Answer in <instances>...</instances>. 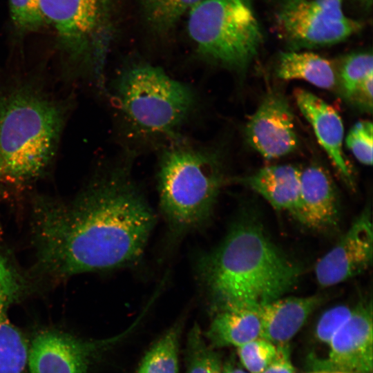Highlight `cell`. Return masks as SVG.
Instances as JSON below:
<instances>
[{"instance_id": "6da1fadb", "label": "cell", "mask_w": 373, "mask_h": 373, "mask_svg": "<svg viewBox=\"0 0 373 373\" xmlns=\"http://www.w3.org/2000/svg\"><path fill=\"white\" fill-rule=\"evenodd\" d=\"M155 218L129 167L115 166L73 202L36 205L37 264L57 278L130 267L142 257Z\"/></svg>"}, {"instance_id": "7a4b0ae2", "label": "cell", "mask_w": 373, "mask_h": 373, "mask_svg": "<svg viewBox=\"0 0 373 373\" xmlns=\"http://www.w3.org/2000/svg\"><path fill=\"white\" fill-rule=\"evenodd\" d=\"M200 285L219 309L258 308L298 283L301 268L271 241L251 216L239 218L198 262Z\"/></svg>"}, {"instance_id": "3957f363", "label": "cell", "mask_w": 373, "mask_h": 373, "mask_svg": "<svg viewBox=\"0 0 373 373\" xmlns=\"http://www.w3.org/2000/svg\"><path fill=\"white\" fill-rule=\"evenodd\" d=\"M64 108L43 92L21 86L0 95V183L39 176L55 154Z\"/></svg>"}, {"instance_id": "277c9868", "label": "cell", "mask_w": 373, "mask_h": 373, "mask_svg": "<svg viewBox=\"0 0 373 373\" xmlns=\"http://www.w3.org/2000/svg\"><path fill=\"white\" fill-rule=\"evenodd\" d=\"M224 181L220 157L214 150L181 137L169 142L159 159L157 191L161 211L175 235L207 223Z\"/></svg>"}, {"instance_id": "5b68a950", "label": "cell", "mask_w": 373, "mask_h": 373, "mask_svg": "<svg viewBox=\"0 0 373 373\" xmlns=\"http://www.w3.org/2000/svg\"><path fill=\"white\" fill-rule=\"evenodd\" d=\"M113 91L121 115L134 133L169 142L180 138L179 131L197 104L190 86L145 63L122 69Z\"/></svg>"}, {"instance_id": "8992f818", "label": "cell", "mask_w": 373, "mask_h": 373, "mask_svg": "<svg viewBox=\"0 0 373 373\" xmlns=\"http://www.w3.org/2000/svg\"><path fill=\"white\" fill-rule=\"evenodd\" d=\"M189 13V36L202 58L242 71L256 55L262 33L246 0H202Z\"/></svg>"}, {"instance_id": "52a82bcc", "label": "cell", "mask_w": 373, "mask_h": 373, "mask_svg": "<svg viewBox=\"0 0 373 373\" xmlns=\"http://www.w3.org/2000/svg\"><path fill=\"white\" fill-rule=\"evenodd\" d=\"M45 22L73 61L104 82L111 30L108 0H40Z\"/></svg>"}, {"instance_id": "ba28073f", "label": "cell", "mask_w": 373, "mask_h": 373, "mask_svg": "<svg viewBox=\"0 0 373 373\" xmlns=\"http://www.w3.org/2000/svg\"><path fill=\"white\" fill-rule=\"evenodd\" d=\"M275 19L294 48L333 45L362 28L361 22L345 15L343 0H278Z\"/></svg>"}, {"instance_id": "9c48e42d", "label": "cell", "mask_w": 373, "mask_h": 373, "mask_svg": "<svg viewBox=\"0 0 373 373\" xmlns=\"http://www.w3.org/2000/svg\"><path fill=\"white\" fill-rule=\"evenodd\" d=\"M370 207H365L337 243L316 263L314 275L329 287L362 274L372 265L373 231Z\"/></svg>"}, {"instance_id": "30bf717a", "label": "cell", "mask_w": 373, "mask_h": 373, "mask_svg": "<svg viewBox=\"0 0 373 373\" xmlns=\"http://www.w3.org/2000/svg\"><path fill=\"white\" fill-rule=\"evenodd\" d=\"M251 146L271 160L286 155L296 148L294 115L287 100L279 93L266 96L246 126Z\"/></svg>"}, {"instance_id": "8fae6325", "label": "cell", "mask_w": 373, "mask_h": 373, "mask_svg": "<svg viewBox=\"0 0 373 373\" xmlns=\"http://www.w3.org/2000/svg\"><path fill=\"white\" fill-rule=\"evenodd\" d=\"M329 370L372 373L373 332L372 303L362 301L329 343Z\"/></svg>"}, {"instance_id": "7c38bea8", "label": "cell", "mask_w": 373, "mask_h": 373, "mask_svg": "<svg viewBox=\"0 0 373 373\" xmlns=\"http://www.w3.org/2000/svg\"><path fill=\"white\" fill-rule=\"evenodd\" d=\"M95 345L59 331H42L28 348L30 373H87Z\"/></svg>"}, {"instance_id": "4fadbf2b", "label": "cell", "mask_w": 373, "mask_h": 373, "mask_svg": "<svg viewBox=\"0 0 373 373\" xmlns=\"http://www.w3.org/2000/svg\"><path fill=\"white\" fill-rule=\"evenodd\" d=\"M295 218L318 231L333 229L339 220L338 193L326 170L312 164L301 170L298 209Z\"/></svg>"}, {"instance_id": "5bb4252c", "label": "cell", "mask_w": 373, "mask_h": 373, "mask_svg": "<svg viewBox=\"0 0 373 373\" xmlns=\"http://www.w3.org/2000/svg\"><path fill=\"white\" fill-rule=\"evenodd\" d=\"M22 283L8 259L0 252V373H26L28 344L10 321L8 309L21 290Z\"/></svg>"}, {"instance_id": "9a60e30c", "label": "cell", "mask_w": 373, "mask_h": 373, "mask_svg": "<svg viewBox=\"0 0 373 373\" xmlns=\"http://www.w3.org/2000/svg\"><path fill=\"white\" fill-rule=\"evenodd\" d=\"M294 95L299 110L312 126L319 144L344 182L353 188L352 173L343 154L344 128L341 116L332 106L308 90L296 88Z\"/></svg>"}, {"instance_id": "2e32d148", "label": "cell", "mask_w": 373, "mask_h": 373, "mask_svg": "<svg viewBox=\"0 0 373 373\" xmlns=\"http://www.w3.org/2000/svg\"><path fill=\"white\" fill-rule=\"evenodd\" d=\"M322 301L318 295L280 297L258 307L262 338L276 345L288 344Z\"/></svg>"}, {"instance_id": "e0dca14e", "label": "cell", "mask_w": 373, "mask_h": 373, "mask_svg": "<svg viewBox=\"0 0 373 373\" xmlns=\"http://www.w3.org/2000/svg\"><path fill=\"white\" fill-rule=\"evenodd\" d=\"M301 170L290 164L263 167L237 181L262 196L274 209L296 216Z\"/></svg>"}, {"instance_id": "ac0fdd59", "label": "cell", "mask_w": 373, "mask_h": 373, "mask_svg": "<svg viewBox=\"0 0 373 373\" xmlns=\"http://www.w3.org/2000/svg\"><path fill=\"white\" fill-rule=\"evenodd\" d=\"M207 337L213 345L236 347L262 338L258 308L220 309L211 324Z\"/></svg>"}, {"instance_id": "d6986e66", "label": "cell", "mask_w": 373, "mask_h": 373, "mask_svg": "<svg viewBox=\"0 0 373 373\" xmlns=\"http://www.w3.org/2000/svg\"><path fill=\"white\" fill-rule=\"evenodd\" d=\"M277 76L285 80L301 79L325 89L332 88L336 75L332 63L311 52H286L280 55Z\"/></svg>"}, {"instance_id": "ffe728a7", "label": "cell", "mask_w": 373, "mask_h": 373, "mask_svg": "<svg viewBox=\"0 0 373 373\" xmlns=\"http://www.w3.org/2000/svg\"><path fill=\"white\" fill-rule=\"evenodd\" d=\"M179 328L168 331L146 352L137 373H178Z\"/></svg>"}, {"instance_id": "44dd1931", "label": "cell", "mask_w": 373, "mask_h": 373, "mask_svg": "<svg viewBox=\"0 0 373 373\" xmlns=\"http://www.w3.org/2000/svg\"><path fill=\"white\" fill-rule=\"evenodd\" d=\"M202 0H140L147 22L157 31H167Z\"/></svg>"}, {"instance_id": "7402d4cb", "label": "cell", "mask_w": 373, "mask_h": 373, "mask_svg": "<svg viewBox=\"0 0 373 373\" xmlns=\"http://www.w3.org/2000/svg\"><path fill=\"white\" fill-rule=\"evenodd\" d=\"M222 370L220 356L207 345L195 325L188 337L186 373H222Z\"/></svg>"}, {"instance_id": "603a6c76", "label": "cell", "mask_w": 373, "mask_h": 373, "mask_svg": "<svg viewBox=\"0 0 373 373\" xmlns=\"http://www.w3.org/2000/svg\"><path fill=\"white\" fill-rule=\"evenodd\" d=\"M372 73V52H359L347 55L342 63L339 74L344 95L350 99L360 83Z\"/></svg>"}, {"instance_id": "cb8c5ba5", "label": "cell", "mask_w": 373, "mask_h": 373, "mask_svg": "<svg viewBox=\"0 0 373 373\" xmlns=\"http://www.w3.org/2000/svg\"><path fill=\"white\" fill-rule=\"evenodd\" d=\"M278 345L259 338L237 347L240 363L249 373H260L274 360Z\"/></svg>"}, {"instance_id": "d4e9b609", "label": "cell", "mask_w": 373, "mask_h": 373, "mask_svg": "<svg viewBox=\"0 0 373 373\" xmlns=\"http://www.w3.org/2000/svg\"><path fill=\"white\" fill-rule=\"evenodd\" d=\"M10 15L14 26L21 32H35L46 23L40 0H9Z\"/></svg>"}, {"instance_id": "484cf974", "label": "cell", "mask_w": 373, "mask_h": 373, "mask_svg": "<svg viewBox=\"0 0 373 373\" xmlns=\"http://www.w3.org/2000/svg\"><path fill=\"white\" fill-rule=\"evenodd\" d=\"M346 145L358 162L365 165L372 164L373 125L372 122H356L347 135Z\"/></svg>"}, {"instance_id": "4316f807", "label": "cell", "mask_w": 373, "mask_h": 373, "mask_svg": "<svg viewBox=\"0 0 373 373\" xmlns=\"http://www.w3.org/2000/svg\"><path fill=\"white\" fill-rule=\"evenodd\" d=\"M353 307L340 305L325 311L316 327V336L319 341L328 345L334 335L349 318Z\"/></svg>"}, {"instance_id": "83f0119b", "label": "cell", "mask_w": 373, "mask_h": 373, "mask_svg": "<svg viewBox=\"0 0 373 373\" xmlns=\"http://www.w3.org/2000/svg\"><path fill=\"white\" fill-rule=\"evenodd\" d=\"M289 356L288 344L278 345V352L274 360L260 373H294Z\"/></svg>"}, {"instance_id": "f1b7e54d", "label": "cell", "mask_w": 373, "mask_h": 373, "mask_svg": "<svg viewBox=\"0 0 373 373\" xmlns=\"http://www.w3.org/2000/svg\"><path fill=\"white\" fill-rule=\"evenodd\" d=\"M372 76L373 73L369 75L360 83L350 99L355 101L361 107L370 112H372Z\"/></svg>"}, {"instance_id": "f546056e", "label": "cell", "mask_w": 373, "mask_h": 373, "mask_svg": "<svg viewBox=\"0 0 373 373\" xmlns=\"http://www.w3.org/2000/svg\"><path fill=\"white\" fill-rule=\"evenodd\" d=\"M222 373H249L246 370L235 365L233 363H227L222 366Z\"/></svg>"}, {"instance_id": "4dcf8cb0", "label": "cell", "mask_w": 373, "mask_h": 373, "mask_svg": "<svg viewBox=\"0 0 373 373\" xmlns=\"http://www.w3.org/2000/svg\"><path fill=\"white\" fill-rule=\"evenodd\" d=\"M313 373H350L347 372L336 371V370H327V371H320Z\"/></svg>"}, {"instance_id": "1f68e13d", "label": "cell", "mask_w": 373, "mask_h": 373, "mask_svg": "<svg viewBox=\"0 0 373 373\" xmlns=\"http://www.w3.org/2000/svg\"><path fill=\"white\" fill-rule=\"evenodd\" d=\"M363 5H365L366 7H369L371 6L372 0H359Z\"/></svg>"}]
</instances>
